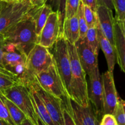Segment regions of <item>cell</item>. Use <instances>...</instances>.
<instances>
[{
	"label": "cell",
	"mask_w": 125,
	"mask_h": 125,
	"mask_svg": "<svg viewBox=\"0 0 125 125\" xmlns=\"http://www.w3.org/2000/svg\"><path fill=\"white\" fill-rule=\"evenodd\" d=\"M34 8L33 7L23 19L2 34L5 43L12 44L17 51L26 56L37 44V35L33 17Z\"/></svg>",
	"instance_id": "obj_1"
},
{
	"label": "cell",
	"mask_w": 125,
	"mask_h": 125,
	"mask_svg": "<svg viewBox=\"0 0 125 125\" xmlns=\"http://www.w3.org/2000/svg\"><path fill=\"white\" fill-rule=\"evenodd\" d=\"M67 42L71 65L70 96L78 104L87 107L90 104L88 95L86 73L83 69L77 53L75 45Z\"/></svg>",
	"instance_id": "obj_2"
},
{
	"label": "cell",
	"mask_w": 125,
	"mask_h": 125,
	"mask_svg": "<svg viewBox=\"0 0 125 125\" xmlns=\"http://www.w3.org/2000/svg\"><path fill=\"white\" fill-rule=\"evenodd\" d=\"M54 61L53 54L48 49L36 44L27 56L24 73L18 81L26 84L34 80L37 74L47 69Z\"/></svg>",
	"instance_id": "obj_3"
},
{
	"label": "cell",
	"mask_w": 125,
	"mask_h": 125,
	"mask_svg": "<svg viewBox=\"0 0 125 125\" xmlns=\"http://www.w3.org/2000/svg\"><path fill=\"white\" fill-rule=\"evenodd\" d=\"M1 93L18 106L33 124L38 125L37 115L32 102L29 90L25 84L18 81L13 86Z\"/></svg>",
	"instance_id": "obj_4"
},
{
	"label": "cell",
	"mask_w": 125,
	"mask_h": 125,
	"mask_svg": "<svg viewBox=\"0 0 125 125\" xmlns=\"http://www.w3.org/2000/svg\"><path fill=\"white\" fill-rule=\"evenodd\" d=\"M53 57L65 91L68 98L70 96L71 65L67 40L62 34L54 44Z\"/></svg>",
	"instance_id": "obj_5"
},
{
	"label": "cell",
	"mask_w": 125,
	"mask_h": 125,
	"mask_svg": "<svg viewBox=\"0 0 125 125\" xmlns=\"http://www.w3.org/2000/svg\"><path fill=\"white\" fill-rule=\"evenodd\" d=\"M34 79L45 91L52 96L63 102L68 99L54 61L47 69L37 74Z\"/></svg>",
	"instance_id": "obj_6"
},
{
	"label": "cell",
	"mask_w": 125,
	"mask_h": 125,
	"mask_svg": "<svg viewBox=\"0 0 125 125\" xmlns=\"http://www.w3.org/2000/svg\"><path fill=\"white\" fill-rule=\"evenodd\" d=\"M33 6L29 0L7 3L0 12V34H4L28 14Z\"/></svg>",
	"instance_id": "obj_7"
},
{
	"label": "cell",
	"mask_w": 125,
	"mask_h": 125,
	"mask_svg": "<svg viewBox=\"0 0 125 125\" xmlns=\"http://www.w3.org/2000/svg\"><path fill=\"white\" fill-rule=\"evenodd\" d=\"M63 18L61 13H51L38 38L37 44L49 49L54 45L62 34Z\"/></svg>",
	"instance_id": "obj_8"
},
{
	"label": "cell",
	"mask_w": 125,
	"mask_h": 125,
	"mask_svg": "<svg viewBox=\"0 0 125 125\" xmlns=\"http://www.w3.org/2000/svg\"><path fill=\"white\" fill-rule=\"evenodd\" d=\"M28 83H31L40 96L54 125H63V101L45 91L35 79Z\"/></svg>",
	"instance_id": "obj_9"
},
{
	"label": "cell",
	"mask_w": 125,
	"mask_h": 125,
	"mask_svg": "<svg viewBox=\"0 0 125 125\" xmlns=\"http://www.w3.org/2000/svg\"><path fill=\"white\" fill-rule=\"evenodd\" d=\"M103 81V112L104 114H112L118 103L119 97L112 73L108 70L101 74Z\"/></svg>",
	"instance_id": "obj_10"
},
{
	"label": "cell",
	"mask_w": 125,
	"mask_h": 125,
	"mask_svg": "<svg viewBox=\"0 0 125 125\" xmlns=\"http://www.w3.org/2000/svg\"><path fill=\"white\" fill-rule=\"evenodd\" d=\"M89 99L95 114L101 119L103 112V81L99 72L98 66L94 68L89 74Z\"/></svg>",
	"instance_id": "obj_11"
},
{
	"label": "cell",
	"mask_w": 125,
	"mask_h": 125,
	"mask_svg": "<svg viewBox=\"0 0 125 125\" xmlns=\"http://www.w3.org/2000/svg\"><path fill=\"white\" fill-rule=\"evenodd\" d=\"M70 112L76 125H100V119L97 117L90 104L87 107L82 106L70 98Z\"/></svg>",
	"instance_id": "obj_12"
},
{
	"label": "cell",
	"mask_w": 125,
	"mask_h": 125,
	"mask_svg": "<svg viewBox=\"0 0 125 125\" xmlns=\"http://www.w3.org/2000/svg\"><path fill=\"white\" fill-rule=\"evenodd\" d=\"M79 62L85 71L89 74L94 68L98 67V55L89 46L85 39H80L75 43Z\"/></svg>",
	"instance_id": "obj_13"
},
{
	"label": "cell",
	"mask_w": 125,
	"mask_h": 125,
	"mask_svg": "<svg viewBox=\"0 0 125 125\" xmlns=\"http://www.w3.org/2000/svg\"><path fill=\"white\" fill-rule=\"evenodd\" d=\"M98 21V25L105 37L110 42L114 48V26L115 18L112 10L103 5H98L96 10Z\"/></svg>",
	"instance_id": "obj_14"
},
{
	"label": "cell",
	"mask_w": 125,
	"mask_h": 125,
	"mask_svg": "<svg viewBox=\"0 0 125 125\" xmlns=\"http://www.w3.org/2000/svg\"><path fill=\"white\" fill-rule=\"evenodd\" d=\"M114 39L116 62L121 70L125 72V30L122 29L115 20L114 26Z\"/></svg>",
	"instance_id": "obj_15"
},
{
	"label": "cell",
	"mask_w": 125,
	"mask_h": 125,
	"mask_svg": "<svg viewBox=\"0 0 125 125\" xmlns=\"http://www.w3.org/2000/svg\"><path fill=\"white\" fill-rule=\"evenodd\" d=\"M97 28L100 48H101L106 57L108 67V71L113 74L115 65L116 63V54L115 49L110 42L103 34L98 24Z\"/></svg>",
	"instance_id": "obj_16"
},
{
	"label": "cell",
	"mask_w": 125,
	"mask_h": 125,
	"mask_svg": "<svg viewBox=\"0 0 125 125\" xmlns=\"http://www.w3.org/2000/svg\"><path fill=\"white\" fill-rule=\"evenodd\" d=\"M62 34L65 40L74 45L79 39V29L77 14L69 19L63 20Z\"/></svg>",
	"instance_id": "obj_17"
},
{
	"label": "cell",
	"mask_w": 125,
	"mask_h": 125,
	"mask_svg": "<svg viewBox=\"0 0 125 125\" xmlns=\"http://www.w3.org/2000/svg\"><path fill=\"white\" fill-rule=\"evenodd\" d=\"M52 12L53 10L51 7L48 4H45L41 7H34L33 10V17L35 21V32L37 35V39L40 35L44 25L46 23L49 15Z\"/></svg>",
	"instance_id": "obj_18"
},
{
	"label": "cell",
	"mask_w": 125,
	"mask_h": 125,
	"mask_svg": "<svg viewBox=\"0 0 125 125\" xmlns=\"http://www.w3.org/2000/svg\"><path fill=\"white\" fill-rule=\"evenodd\" d=\"M26 57L24 54L21 53L17 50L13 51H4L2 56V63L4 67L7 70L20 65H25Z\"/></svg>",
	"instance_id": "obj_19"
},
{
	"label": "cell",
	"mask_w": 125,
	"mask_h": 125,
	"mask_svg": "<svg viewBox=\"0 0 125 125\" xmlns=\"http://www.w3.org/2000/svg\"><path fill=\"white\" fill-rule=\"evenodd\" d=\"M0 96L7 108L10 116L15 125H20L21 123L27 118L26 115L18 106H16L10 100L7 99L6 96H4L1 92H0Z\"/></svg>",
	"instance_id": "obj_20"
},
{
	"label": "cell",
	"mask_w": 125,
	"mask_h": 125,
	"mask_svg": "<svg viewBox=\"0 0 125 125\" xmlns=\"http://www.w3.org/2000/svg\"><path fill=\"white\" fill-rule=\"evenodd\" d=\"M98 26L96 27L89 28L85 35V40L92 51L96 54H98L100 45L98 35Z\"/></svg>",
	"instance_id": "obj_21"
},
{
	"label": "cell",
	"mask_w": 125,
	"mask_h": 125,
	"mask_svg": "<svg viewBox=\"0 0 125 125\" xmlns=\"http://www.w3.org/2000/svg\"><path fill=\"white\" fill-rule=\"evenodd\" d=\"M112 3L116 13L115 20L125 30V0H112Z\"/></svg>",
	"instance_id": "obj_22"
},
{
	"label": "cell",
	"mask_w": 125,
	"mask_h": 125,
	"mask_svg": "<svg viewBox=\"0 0 125 125\" xmlns=\"http://www.w3.org/2000/svg\"><path fill=\"white\" fill-rule=\"evenodd\" d=\"M83 11L85 20L86 21L88 28H93L97 26L98 24L97 15L96 11L87 6L83 4Z\"/></svg>",
	"instance_id": "obj_23"
},
{
	"label": "cell",
	"mask_w": 125,
	"mask_h": 125,
	"mask_svg": "<svg viewBox=\"0 0 125 125\" xmlns=\"http://www.w3.org/2000/svg\"><path fill=\"white\" fill-rule=\"evenodd\" d=\"M81 0H65L64 19H69L78 13Z\"/></svg>",
	"instance_id": "obj_24"
},
{
	"label": "cell",
	"mask_w": 125,
	"mask_h": 125,
	"mask_svg": "<svg viewBox=\"0 0 125 125\" xmlns=\"http://www.w3.org/2000/svg\"><path fill=\"white\" fill-rule=\"evenodd\" d=\"M125 102L122 98L118 99V103L114 111L113 116L117 125H125Z\"/></svg>",
	"instance_id": "obj_25"
},
{
	"label": "cell",
	"mask_w": 125,
	"mask_h": 125,
	"mask_svg": "<svg viewBox=\"0 0 125 125\" xmlns=\"http://www.w3.org/2000/svg\"><path fill=\"white\" fill-rule=\"evenodd\" d=\"M77 16H78V25H79V39H85L87 31L89 28L87 25L86 21H85V18H84V11H83V4L82 3L81 1V3L79 4Z\"/></svg>",
	"instance_id": "obj_26"
},
{
	"label": "cell",
	"mask_w": 125,
	"mask_h": 125,
	"mask_svg": "<svg viewBox=\"0 0 125 125\" xmlns=\"http://www.w3.org/2000/svg\"><path fill=\"white\" fill-rule=\"evenodd\" d=\"M18 80L6 74L0 73V92L9 89L17 83Z\"/></svg>",
	"instance_id": "obj_27"
},
{
	"label": "cell",
	"mask_w": 125,
	"mask_h": 125,
	"mask_svg": "<svg viewBox=\"0 0 125 125\" xmlns=\"http://www.w3.org/2000/svg\"><path fill=\"white\" fill-rule=\"evenodd\" d=\"M46 4L50 5L53 11L58 12L61 13L62 18H63V21L65 15V0H47Z\"/></svg>",
	"instance_id": "obj_28"
},
{
	"label": "cell",
	"mask_w": 125,
	"mask_h": 125,
	"mask_svg": "<svg viewBox=\"0 0 125 125\" xmlns=\"http://www.w3.org/2000/svg\"><path fill=\"white\" fill-rule=\"evenodd\" d=\"M0 119L5 121L10 125H15L10 116L7 108L0 96Z\"/></svg>",
	"instance_id": "obj_29"
},
{
	"label": "cell",
	"mask_w": 125,
	"mask_h": 125,
	"mask_svg": "<svg viewBox=\"0 0 125 125\" xmlns=\"http://www.w3.org/2000/svg\"><path fill=\"white\" fill-rule=\"evenodd\" d=\"M100 125H117L112 114H104L101 117Z\"/></svg>",
	"instance_id": "obj_30"
},
{
	"label": "cell",
	"mask_w": 125,
	"mask_h": 125,
	"mask_svg": "<svg viewBox=\"0 0 125 125\" xmlns=\"http://www.w3.org/2000/svg\"><path fill=\"white\" fill-rule=\"evenodd\" d=\"M63 125H76L72 115L66 109L63 107Z\"/></svg>",
	"instance_id": "obj_31"
},
{
	"label": "cell",
	"mask_w": 125,
	"mask_h": 125,
	"mask_svg": "<svg viewBox=\"0 0 125 125\" xmlns=\"http://www.w3.org/2000/svg\"><path fill=\"white\" fill-rule=\"evenodd\" d=\"M4 45L5 42L3 35L0 34V67L2 68H4L3 63H2V56H3V53L4 51Z\"/></svg>",
	"instance_id": "obj_32"
},
{
	"label": "cell",
	"mask_w": 125,
	"mask_h": 125,
	"mask_svg": "<svg viewBox=\"0 0 125 125\" xmlns=\"http://www.w3.org/2000/svg\"><path fill=\"white\" fill-rule=\"evenodd\" d=\"M81 1L84 5L89 6L94 10L96 11V7H97L96 0H81Z\"/></svg>",
	"instance_id": "obj_33"
},
{
	"label": "cell",
	"mask_w": 125,
	"mask_h": 125,
	"mask_svg": "<svg viewBox=\"0 0 125 125\" xmlns=\"http://www.w3.org/2000/svg\"><path fill=\"white\" fill-rule=\"evenodd\" d=\"M96 2H97V6L98 5H103V6L109 8L110 9H114L112 0H96Z\"/></svg>",
	"instance_id": "obj_34"
},
{
	"label": "cell",
	"mask_w": 125,
	"mask_h": 125,
	"mask_svg": "<svg viewBox=\"0 0 125 125\" xmlns=\"http://www.w3.org/2000/svg\"><path fill=\"white\" fill-rule=\"evenodd\" d=\"M46 1L47 0H29V2L33 7H39L46 4Z\"/></svg>",
	"instance_id": "obj_35"
},
{
	"label": "cell",
	"mask_w": 125,
	"mask_h": 125,
	"mask_svg": "<svg viewBox=\"0 0 125 125\" xmlns=\"http://www.w3.org/2000/svg\"><path fill=\"white\" fill-rule=\"evenodd\" d=\"M0 73H3V74H6V75L9 76L10 77H12V78H14V79H17V77H16V76L13 73H12V72H10V71L7 70L6 69V68H2V67H0Z\"/></svg>",
	"instance_id": "obj_36"
},
{
	"label": "cell",
	"mask_w": 125,
	"mask_h": 125,
	"mask_svg": "<svg viewBox=\"0 0 125 125\" xmlns=\"http://www.w3.org/2000/svg\"><path fill=\"white\" fill-rule=\"evenodd\" d=\"M20 125H34L33 124V123H32V122H31L28 118H25V119H24L21 123Z\"/></svg>",
	"instance_id": "obj_37"
},
{
	"label": "cell",
	"mask_w": 125,
	"mask_h": 125,
	"mask_svg": "<svg viewBox=\"0 0 125 125\" xmlns=\"http://www.w3.org/2000/svg\"><path fill=\"white\" fill-rule=\"evenodd\" d=\"M7 2H3V1H2L0 0V12H1L2 9H3L4 7L5 6L7 5Z\"/></svg>",
	"instance_id": "obj_38"
},
{
	"label": "cell",
	"mask_w": 125,
	"mask_h": 125,
	"mask_svg": "<svg viewBox=\"0 0 125 125\" xmlns=\"http://www.w3.org/2000/svg\"><path fill=\"white\" fill-rule=\"evenodd\" d=\"M37 124L38 125H46L43 123V122H42V121L40 119V118H39V117H38V116H37Z\"/></svg>",
	"instance_id": "obj_39"
},
{
	"label": "cell",
	"mask_w": 125,
	"mask_h": 125,
	"mask_svg": "<svg viewBox=\"0 0 125 125\" xmlns=\"http://www.w3.org/2000/svg\"><path fill=\"white\" fill-rule=\"evenodd\" d=\"M0 125H10L9 124V123H7L6 122H5V121L0 119Z\"/></svg>",
	"instance_id": "obj_40"
},
{
	"label": "cell",
	"mask_w": 125,
	"mask_h": 125,
	"mask_svg": "<svg viewBox=\"0 0 125 125\" xmlns=\"http://www.w3.org/2000/svg\"><path fill=\"white\" fill-rule=\"evenodd\" d=\"M1 1H3V2H7V3H9V2H13L14 0H1Z\"/></svg>",
	"instance_id": "obj_41"
},
{
	"label": "cell",
	"mask_w": 125,
	"mask_h": 125,
	"mask_svg": "<svg viewBox=\"0 0 125 125\" xmlns=\"http://www.w3.org/2000/svg\"><path fill=\"white\" fill-rule=\"evenodd\" d=\"M23 1H24V0H14V1H13V2H23Z\"/></svg>",
	"instance_id": "obj_42"
}]
</instances>
